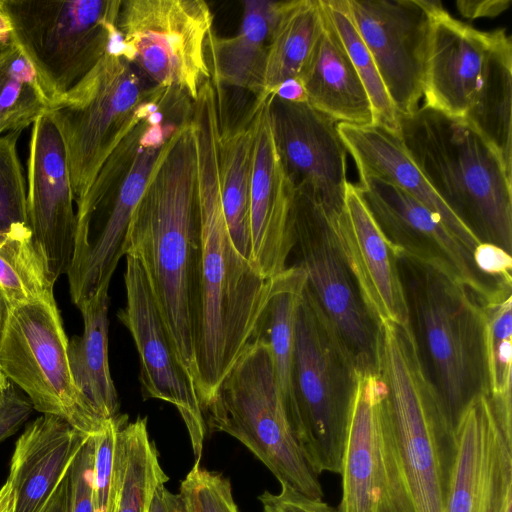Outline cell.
<instances>
[{
	"mask_svg": "<svg viewBox=\"0 0 512 512\" xmlns=\"http://www.w3.org/2000/svg\"><path fill=\"white\" fill-rule=\"evenodd\" d=\"M196 152L201 229L199 319L195 386L203 411L254 339L272 279L262 276L232 243L220 194L217 103L200 98L190 118Z\"/></svg>",
	"mask_w": 512,
	"mask_h": 512,
	"instance_id": "1",
	"label": "cell"
},
{
	"mask_svg": "<svg viewBox=\"0 0 512 512\" xmlns=\"http://www.w3.org/2000/svg\"><path fill=\"white\" fill-rule=\"evenodd\" d=\"M201 253L196 152L188 118L165 143L149 175L128 227L125 255L139 262L194 384Z\"/></svg>",
	"mask_w": 512,
	"mask_h": 512,
	"instance_id": "2",
	"label": "cell"
},
{
	"mask_svg": "<svg viewBox=\"0 0 512 512\" xmlns=\"http://www.w3.org/2000/svg\"><path fill=\"white\" fill-rule=\"evenodd\" d=\"M407 154L481 242L512 251V170L471 124L425 106L399 116Z\"/></svg>",
	"mask_w": 512,
	"mask_h": 512,
	"instance_id": "3",
	"label": "cell"
},
{
	"mask_svg": "<svg viewBox=\"0 0 512 512\" xmlns=\"http://www.w3.org/2000/svg\"><path fill=\"white\" fill-rule=\"evenodd\" d=\"M423 99V106L471 124L512 170V40L505 29L479 30L436 1Z\"/></svg>",
	"mask_w": 512,
	"mask_h": 512,
	"instance_id": "4",
	"label": "cell"
},
{
	"mask_svg": "<svg viewBox=\"0 0 512 512\" xmlns=\"http://www.w3.org/2000/svg\"><path fill=\"white\" fill-rule=\"evenodd\" d=\"M376 373L416 512H446L457 443L411 324H378Z\"/></svg>",
	"mask_w": 512,
	"mask_h": 512,
	"instance_id": "5",
	"label": "cell"
},
{
	"mask_svg": "<svg viewBox=\"0 0 512 512\" xmlns=\"http://www.w3.org/2000/svg\"><path fill=\"white\" fill-rule=\"evenodd\" d=\"M397 255L421 357L455 428L473 398L488 396L484 300L444 270Z\"/></svg>",
	"mask_w": 512,
	"mask_h": 512,
	"instance_id": "6",
	"label": "cell"
},
{
	"mask_svg": "<svg viewBox=\"0 0 512 512\" xmlns=\"http://www.w3.org/2000/svg\"><path fill=\"white\" fill-rule=\"evenodd\" d=\"M169 92L145 87L123 56L117 33L95 66L48 108L63 143L76 206L118 145L160 109Z\"/></svg>",
	"mask_w": 512,
	"mask_h": 512,
	"instance_id": "7",
	"label": "cell"
},
{
	"mask_svg": "<svg viewBox=\"0 0 512 512\" xmlns=\"http://www.w3.org/2000/svg\"><path fill=\"white\" fill-rule=\"evenodd\" d=\"M361 374L307 282L297 309L290 425L310 468L340 474Z\"/></svg>",
	"mask_w": 512,
	"mask_h": 512,
	"instance_id": "8",
	"label": "cell"
},
{
	"mask_svg": "<svg viewBox=\"0 0 512 512\" xmlns=\"http://www.w3.org/2000/svg\"><path fill=\"white\" fill-rule=\"evenodd\" d=\"M204 417L208 433L223 432L238 440L280 484L322 499L319 476L294 436L262 338L247 345L205 405Z\"/></svg>",
	"mask_w": 512,
	"mask_h": 512,
	"instance_id": "9",
	"label": "cell"
},
{
	"mask_svg": "<svg viewBox=\"0 0 512 512\" xmlns=\"http://www.w3.org/2000/svg\"><path fill=\"white\" fill-rule=\"evenodd\" d=\"M10 33L53 104L106 53L118 32L121 0H3Z\"/></svg>",
	"mask_w": 512,
	"mask_h": 512,
	"instance_id": "10",
	"label": "cell"
},
{
	"mask_svg": "<svg viewBox=\"0 0 512 512\" xmlns=\"http://www.w3.org/2000/svg\"><path fill=\"white\" fill-rule=\"evenodd\" d=\"M67 346L56 302L11 307L0 370L27 394L34 409L64 419L83 435H95L108 420L76 387Z\"/></svg>",
	"mask_w": 512,
	"mask_h": 512,
	"instance_id": "11",
	"label": "cell"
},
{
	"mask_svg": "<svg viewBox=\"0 0 512 512\" xmlns=\"http://www.w3.org/2000/svg\"><path fill=\"white\" fill-rule=\"evenodd\" d=\"M117 28L123 56L156 86L178 90L193 101L211 79L206 43L213 14L205 1H122Z\"/></svg>",
	"mask_w": 512,
	"mask_h": 512,
	"instance_id": "12",
	"label": "cell"
},
{
	"mask_svg": "<svg viewBox=\"0 0 512 512\" xmlns=\"http://www.w3.org/2000/svg\"><path fill=\"white\" fill-rule=\"evenodd\" d=\"M340 475L337 512H416L376 372L358 376Z\"/></svg>",
	"mask_w": 512,
	"mask_h": 512,
	"instance_id": "13",
	"label": "cell"
},
{
	"mask_svg": "<svg viewBox=\"0 0 512 512\" xmlns=\"http://www.w3.org/2000/svg\"><path fill=\"white\" fill-rule=\"evenodd\" d=\"M294 247L307 284L360 373L376 372L378 325L338 245L330 213L307 186L295 187Z\"/></svg>",
	"mask_w": 512,
	"mask_h": 512,
	"instance_id": "14",
	"label": "cell"
},
{
	"mask_svg": "<svg viewBox=\"0 0 512 512\" xmlns=\"http://www.w3.org/2000/svg\"><path fill=\"white\" fill-rule=\"evenodd\" d=\"M179 124H164L159 110L155 111L146 123L131 163L116 182L117 188H112L115 192L106 193L77 222L73 260L66 274L71 299L77 307L109 290L118 263L126 254L132 214L165 143Z\"/></svg>",
	"mask_w": 512,
	"mask_h": 512,
	"instance_id": "15",
	"label": "cell"
},
{
	"mask_svg": "<svg viewBox=\"0 0 512 512\" xmlns=\"http://www.w3.org/2000/svg\"><path fill=\"white\" fill-rule=\"evenodd\" d=\"M126 256V305L117 313L136 346L144 400L173 405L189 435L195 462L200 463L208 434L204 411L193 379L179 361L139 262Z\"/></svg>",
	"mask_w": 512,
	"mask_h": 512,
	"instance_id": "16",
	"label": "cell"
},
{
	"mask_svg": "<svg viewBox=\"0 0 512 512\" xmlns=\"http://www.w3.org/2000/svg\"><path fill=\"white\" fill-rule=\"evenodd\" d=\"M436 1L347 0L354 25L369 49L399 116L420 106L428 31Z\"/></svg>",
	"mask_w": 512,
	"mask_h": 512,
	"instance_id": "17",
	"label": "cell"
},
{
	"mask_svg": "<svg viewBox=\"0 0 512 512\" xmlns=\"http://www.w3.org/2000/svg\"><path fill=\"white\" fill-rule=\"evenodd\" d=\"M356 188L372 218L396 249L438 267L487 300L497 283L481 274L471 254L443 221L412 195L376 177H360Z\"/></svg>",
	"mask_w": 512,
	"mask_h": 512,
	"instance_id": "18",
	"label": "cell"
},
{
	"mask_svg": "<svg viewBox=\"0 0 512 512\" xmlns=\"http://www.w3.org/2000/svg\"><path fill=\"white\" fill-rule=\"evenodd\" d=\"M454 432L457 452L446 512H512V445L487 395L471 400Z\"/></svg>",
	"mask_w": 512,
	"mask_h": 512,
	"instance_id": "19",
	"label": "cell"
},
{
	"mask_svg": "<svg viewBox=\"0 0 512 512\" xmlns=\"http://www.w3.org/2000/svg\"><path fill=\"white\" fill-rule=\"evenodd\" d=\"M274 141L293 184L307 186L328 208L340 210L347 181V149L338 123L307 102L268 96Z\"/></svg>",
	"mask_w": 512,
	"mask_h": 512,
	"instance_id": "20",
	"label": "cell"
},
{
	"mask_svg": "<svg viewBox=\"0 0 512 512\" xmlns=\"http://www.w3.org/2000/svg\"><path fill=\"white\" fill-rule=\"evenodd\" d=\"M249 224L251 264L272 279L288 268L294 247L295 185L278 153L269 120L268 97L255 100Z\"/></svg>",
	"mask_w": 512,
	"mask_h": 512,
	"instance_id": "21",
	"label": "cell"
},
{
	"mask_svg": "<svg viewBox=\"0 0 512 512\" xmlns=\"http://www.w3.org/2000/svg\"><path fill=\"white\" fill-rule=\"evenodd\" d=\"M60 135L45 113L31 129L27 161L28 226L57 279L71 266L77 227Z\"/></svg>",
	"mask_w": 512,
	"mask_h": 512,
	"instance_id": "22",
	"label": "cell"
},
{
	"mask_svg": "<svg viewBox=\"0 0 512 512\" xmlns=\"http://www.w3.org/2000/svg\"><path fill=\"white\" fill-rule=\"evenodd\" d=\"M328 209L340 250L377 325L410 323L397 251L372 218L356 185L347 183L342 209Z\"/></svg>",
	"mask_w": 512,
	"mask_h": 512,
	"instance_id": "23",
	"label": "cell"
},
{
	"mask_svg": "<svg viewBox=\"0 0 512 512\" xmlns=\"http://www.w3.org/2000/svg\"><path fill=\"white\" fill-rule=\"evenodd\" d=\"M87 436L64 419L42 414L15 443L7 480L12 512H44Z\"/></svg>",
	"mask_w": 512,
	"mask_h": 512,
	"instance_id": "24",
	"label": "cell"
},
{
	"mask_svg": "<svg viewBox=\"0 0 512 512\" xmlns=\"http://www.w3.org/2000/svg\"><path fill=\"white\" fill-rule=\"evenodd\" d=\"M360 177H376L403 189L436 214L471 254L481 241L437 196L411 160L398 135L384 128L338 123Z\"/></svg>",
	"mask_w": 512,
	"mask_h": 512,
	"instance_id": "25",
	"label": "cell"
},
{
	"mask_svg": "<svg viewBox=\"0 0 512 512\" xmlns=\"http://www.w3.org/2000/svg\"><path fill=\"white\" fill-rule=\"evenodd\" d=\"M322 11V29L298 75L307 103L338 123L371 126L369 96L323 6Z\"/></svg>",
	"mask_w": 512,
	"mask_h": 512,
	"instance_id": "26",
	"label": "cell"
},
{
	"mask_svg": "<svg viewBox=\"0 0 512 512\" xmlns=\"http://www.w3.org/2000/svg\"><path fill=\"white\" fill-rule=\"evenodd\" d=\"M282 1L246 0L239 32L220 37L212 29L206 43L211 82L216 87L232 86L265 97V69L272 30Z\"/></svg>",
	"mask_w": 512,
	"mask_h": 512,
	"instance_id": "27",
	"label": "cell"
},
{
	"mask_svg": "<svg viewBox=\"0 0 512 512\" xmlns=\"http://www.w3.org/2000/svg\"><path fill=\"white\" fill-rule=\"evenodd\" d=\"M108 306V291L81 303L83 333L68 339L67 346L74 383L104 420L120 414L108 359Z\"/></svg>",
	"mask_w": 512,
	"mask_h": 512,
	"instance_id": "28",
	"label": "cell"
},
{
	"mask_svg": "<svg viewBox=\"0 0 512 512\" xmlns=\"http://www.w3.org/2000/svg\"><path fill=\"white\" fill-rule=\"evenodd\" d=\"M253 108L233 127L220 118L219 181L223 212L233 245L251 263L249 224L253 164Z\"/></svg>",
	"mask_w": 512,
	"mask_h": 512,
	"instance_id": "29",
	"label": "cell"
},
{
	"mask_svg": "<svg viewBox=\"0 0 512 512\" xmlns=\"http://www.w3.org/2000/svg\"><path fill=\"white\" fill-rule=\"evenodd\" d=\"M168 480L147 418L124 423L117 434L111 512H148L154 491Z\"/></svg>",
	"mask_w": 512,
	"mask_h": 512,
	"instance_id": "30",
	"label": "cell"
},
{
	"mask_svg": "<svg viewBox=\"0 0 512 512\" xmlns=\"http://www.w3.org/2000/svg\"><path fill=\"white\" fill-rule=\"evenodd\" d=\"M306 282L304 270L296 264L288 266L283 273L272 279L270 296L255 334V337L262 338L269 347L276 382L288 419L293 407L295 323Z\"/></svg>",
	"mask_w": 512,
	"mask_h": 512,
	"instance_id": "31",
	"label": "cell"
},
{
	"mask_svg": "<svg viewBox=\"0 0 512 512\" xmlns=\"http://www.w3.org/2000/svg\"><path fill=\"white\" fill-rule=\"evenodd\" d=\"M512 284L498 283L483 302L484 354L488 398L508 443L512 444Z\"/></svg>",
	"mask_w": 512,
	"mask_h": 512,
	"instance_id": "32",
	"label": "cell"
},
{
	"mask_svg": "<svg viewBox=\"0 0 512 512\" xmlns=\"http://www.w3.org/2000/svg\"><path fill=\"white\" fill-rule=\"evenodd\" d=\"M322 26L320 0L282 1L268 45L265 97L283 81L298 77Z\"/></svg>",
	"mask_w": 512,
	"mask_h": 512,
	"instance_id": "33",
	"label": "cell"
},
{
	"mask_svg": "<svg viewBox=\"0 0 512 512\" xmlns=\"http://www.w3.org/2000/svg\"><path fill=\"white\" fill-rule=\"evenodd\" d=\"M52 104L36 68L10 34L0 48V136L33 125Z\"/></svg>",
	"mask_w": 512,
	"mask_h": 512,
	"instance_id": "34",
	"label": "cell"
},
{
	"mask_svg": "<svg viewBox=\"0 0 512 512\" xmlns=\"http://www.w3.org/2000/svg\"><path fill=\"white\" fill-rule=\"evenodd\" d=\"M56 280L29 226L6 232L0 243V290L11 307L56 302Z\"/></svg>",
	"mask_w": 512,
	"mask_h": 512,
	"instance_id": "35",
	"label": "cell"
},
{
	"mask_svg": "<svg viewBox=\"0 0 512 512\" xmlns=\"http://www.w3.org/2000/svg\"><path fill=\"white\" fill-rule=\"evenodd\" d=\"M360 80L369 96L373 125L398 135V114L387 94L373 57L351 18L347 0H321Z\"/></svg>",
	"mask_w": 512,
	"mask_h": 512,
	"instance_id": "36",
	"label": "cell"
},
{
	"mask_svg": "<svg viewBox=\"0 0 512 512\" xmlns=\"http://www.w3.org/2000/svg\"><path fill=\"white\" fill-rule=\"evenodd\" d=\"M21 133L0 136V232L28 226L27 188L17 151Z\"/></svg>",
	"mask_w": 512,
	"mask_h": 512,
	"instance_id": "37",
	"label": "cell"
},
{
	"mask_svg": "<svg viewBox=\"0 0 512 512\" xmlns=\"http://www.w3.org/2000/svg\"><path fill=\"white\" fill-rule=\"evenodd\" d=\"M187 512H239L230 481L195 462L180 484Z\"/></svg>",
	"mask_w": 512,
	"mask_h": 512,
	"instance_id": "38",
	"label": "cell"
},
{
	"mask_svg": "<svg viewBox=\"0 0 512 512\" xmlns=\"http://www.w3.org/2000/svg\"><path fill=\"white\" fill-rule=\"evenodd\" d=\"M128 421L118 414L94 435L93 500L95 512H111L117 434Z\"/></svg>",
	"mask_w": 512,
	"mask_h": 512,
	"instance_id": "39",
	"label": "cell"
},
{
	"mask_svg": "<svg viewBox=\"0 0 512 512\" xmlns=\"http://www.w3.org/2000/svg\"><path fill=\"white\" fill-rule=\"evenodd\" d=\"M94 435L85 438L68 472L67 512H95L93 500Z\"/></svg>",
	"mask_w": 512,
	"mask_h": 512,
	"instance_id": "40",
	"label": "cell"
},
{
	"mask_svg": "<svg viewBox=\"0 0 512 512\" xmlns=\"http://www.w3.org/2000/svg\"><path fill=\"white\" fill-rule=\"evenodd\" d=\"M278 493L265 490L259 501L263 512H337L322 499L306 496L286 484Z\"/></svg>",
	"mask_w": 512,
	"mask_h": 512,
	"instance_id": "41",
	"label": "cell"
},
{
	"mask_svg": "<svg viewBox=\"0 0 512 512\" xmlns=\"http://www.w3.org/2000/svg\"><path fill=\"white\" fill-rule=\"evenodd\" d=\"M478 271L496 283L512 284V257L499 246L481 242L473 251Z\"/></svg>",
	"mask_w": 512,
	"mask_h": 512,
	"instance_id": "42",
	"label": "cell"
},
{
	"mask_svg": "<svg viewBox=\"0 0 512 512\" xmlns=\"http://www.w3.org/2000/svg\"><path fill=\"white\" fill-rule=\"evenodd\" d=\"M32 409L31 402L21 397L11 383L0 398V442L19 430Z\"/></svg>",
	"mask_w": 512,
	"mask_h": 512,
	"instance_id": "43",
	"label": "cell"
},
{
	"mask_svg": "<svg viewBox=\"0 0 512 512\" xmlns=\"http://www.w3.org/2000/svg\"><path fill=\"white\" fill-rule=\"evenodd\" d=\"M507 0L458 1L459 12L468 18L494 17L502 13L510 5Z\"/></svg>",
	"mask_w": 512,
	"mask_h": 512,
	"instance_id": "44",
	"label": "cell"
},
{
	"mask_svg": "<svg viewBox=\"0 0 512 512\" xmlns=\"http://www.w3.org/2000/svg\"><path fill=\"white\" fill-rule=\"evenodd\" d=\"M148 512H187V509L180 494L170 492L161 484L154 491Z\"/></svg>",
	"mask_w": 512,
	"mask_h": 512,
	"instance_id": "45",
	"label": "cell"
},
{
	"mask_svg": "<svg viewBox=\"0 0 512 512\" xmlns=\"http://www.w3.org/2000/svg\"><path fill=\"white\" fill-rule=\"evenodd\" d=\"M271 95L288 102H307L304 87L298 77L283 81L275 88Z\"/></svg>",
	"mask_w": 512,
	"mask_h": 512,
	"instance_id": "46",
	"label": "cell"
},
{
	"mask_svg": "<svg viewBox=\"0 0 512 512\" xmlns=\"http://www.w3.org/2000/svg\"><path fill=\"white\" fill-rule=\"evenodd\" d=\"M69 472V471H68ZM68 504V474L58 487L53 498L44 512H67Z\"/></svg>",
	"mask_w": 512,
	"mask_h": 512,
	"instance_id": "47",
	"label": "cell"
},
{
	"mask_svg": "<svg viewBox=\"0 0 512 512\" xmlns=\"http://www.w3.org/2000/svg\"><path fill=\"white\" fill-rule=\"evenodd\" d=\"M10 309L11 306L0 290V348L7 328Z\"/></svg>",
	"mask_w": 512,
	"mask_h": 512,
	"instance_id": "48",
	"label": "cell"
},
{
	"mask_svg": "<svg viewBox=\"0 0 512 512\" xmlns=\"http://www.w3.org/2000/svg\"><path fill=\"white\" fill-rule=\"evenodd\" d=\"M0 512H12V489L8 480L0 487Z\"/></svg>",
	"mask_w": 512,
	"mask_h": 512,
	"instance_id": "49",
	"label": "cell"
},
{
	"mask_svg": "<svg viewBox=\"0 0 512 512\" xmlns=\"http://www.w3.org/2000/svg\"><path fill=\"white\" fill-rule=\"evenodd\" d=\"M11 385V382L7 379V377L3 374V372L0 370V398L4 394V392L8 389V387Z\"/></svg>",
	"mask_w": 512,
	"mask_h": 512,
	"instance_id": "50",
	"label": "cell"
},
{
	"mask_svg": "<svg viewBox=\"0 0 512 512\" xmlns=\"http://www.w3.org/2000/svg\"><path fill=\"white\" fill-rule=\"evenodd\" d=\"M8 39H9V37L0 35V48Z\"/></svg>",
	"mask_w": 512,
	"mask_h": 512,
	"instance_id": "51",
	"label": "cell"
},
{
	"mask_svg": "<svg viewBox=\"0 0 512 512\" xmlns=\"http://www.w3.org/2000/svg\"><path fill=\"white\" fill-rule=\"evenodd\" d=\"M5 236H6V232H0V243L3 241Z\"/></svg>",
	"mask_w": 512,
	"mask_h": 512,
	"instance_id": "52",
	"label": "cell"
}]
</instances>
